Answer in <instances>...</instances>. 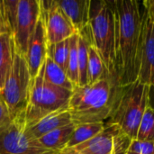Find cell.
Masks as SVG:
<instances>
[{"instance_id":"9","label":"cell","mask_w":154,"mask_h":154,"mask_svg":"<svg viewBox=\"0 0 154 154\" xmlns=\"http://www.w3.org/2000/svg\"><path fill=\"white\" fill-rule=\"evenodd\" d=\"M40 19L48 44L62 42L78 33L60 8L57 0H40Z\"/></svg>"},{"instance_id":"7","label":"cell","mask_w":154,"mask_h":154,"mask_svg":"<svg viewBox=\"0 0 154 154\" xmlns=\"http://www.w3.org/2000/svg\"><path fill=\"white\" fill-rule=\"evenodd\" d=\"M131 140L117 125L108 122L98 134L72 149L83 154H125Z\"/></svg>"},{"instance_id":"25","label":"cell","mask_w":154,"mask_h":154,"mask_svg":"<svg viewBox=\"0 0 154 154\" xmlns=\"http://www.w3.org/2000/svg\"><path fill=\"white\" fill-rule=\"evenodd\" d=\"M11 122L12 119L10 117L7 106L0 95V128L4 127L5 125H8Z\"/></svg>"},{"instance_id":"14","label":"cell","mask_w":154,"mask_h":154,"mask_svg":"<svg viewBox=\"0 0 154 154\" xmlns=\"http://www.w3.org/2000/svg\"><path fill=\"white\" fill-rule=\"evenodd\" d=\"M69 124H72L71 116L69 109H66L46 116L33 125L26 128L24 132L30 139L37 141L43 135Z\"/></svg>"},{"instance_id":"5","label":"cell","mask_w":154,"mask_h":154,"mask_svg":"<svg viewBox=\"0 0 154 154\" xmlns=\"http://www.w3.org/2000/svg\"><path fill=\"white\" fill-rule=\"evenodd\" d=\"M151 87L136 80L120 87L109 123L117 125L131 139H135L143 113L150 104Z\"/></svg>"},{"instance_id":"27","label":"cell","mask_w":154,"mask_h":154,"mask_svg":"<svg viewBox=\"0 0 154 154\" xmlns=\"http://www.w3.org/2000/svg\"><path fill=\"white\" fill-rule=\"evenodd\" d=\"M3 32H7L4 20H3V16H2V11H1V6H0V35Z\"/></svg>"},{"instance_id":"26","label":"cell","mask_w":154,"mask_h":154,"mask_svg":"<svg viewBox=\"0 0 154 154\" xmlns=\"http://www.w3.org/2000/svg\"><path fill=\"white\" fill-rule=\"evenodd\" d=\"M142 4L148 17L154 22V0H146L142 2Z\"/></svg>"},{"instance_id":"17","label":"cell","mask_w":154,"mask_h":154,"mask_svg":"<svg viewBox=\"0 0 154 154\" xmlns=\"http://www.w3.org/2000/svg\"><path fill=\"white\" fill-rule=\"evenodd\" d=\"M44 72H43V77L45 81L48 83L69 90L73 91L75 88L74 85L71 83V81L69 79L66 70L63 69L61 67H60L58 64H56L52 60H51L49 57L46 58L44 65Z\"/></svg>"},{"instance_id":"2","label":"cell","mask_w":154,"mask_h":154,"mask_svg":"<svg viewBox=\"0 0 154 154\" xmlns=\"http://www.w3.org/2000/svg\"><path fill=\"white\" fill-rule=\"evenodd\" d=\"M119 88L116 74L109 73L93 84L76 87L69 104L72 123H105L114 111Z\"/></svg>"},{"instance_id":"13","label":"cell","mask_w":154,"mask_h":154,"mask_svg":"<svg viewBox=\"0 0 154 154\" xmlns=\"http://www.w3.org/2000/svg\"><path fill=\"white\" fill-rule=\"evenodd\" d=\"M57 3L78 33L88 26L90 0H57Z\"/></svg>"},{"instance_id":"1","label":"cell","mask_w":154,"mask_h":154,"mask_svg":"<svg viewBox=\"0 0 154 154\" xmlns=\"http://www.w3.org/2000/svg\"><path fill=\"white\" fill-rule=\"evenodd\" d=\"M116 72L120 87L138 79L143 5L136 0H115Z\"/></svg>"},{"instance_id":"23","label":"cell","mask_w":154,"mask_h":154,"mask_svg":"<svg viewBox=\"0 0 154 154\" xmlns=\"http://www.w3.org/2000/svg\"><path fill=\"white\" fill-rule=\"evenodd\" d=\"M18 0H3L0 1V6L2 11L3 20L7 32L11 35L14 31L16 13H17Z\"/></svg>"},{"instance_id":"18","label":"cell","mask_w":154,"mask_h":154,"mask_svg":"<svg viewBox=\"0 0 154 154\" xmlns=\"http://www.w3.org/2000/svg\"><path fill=\"white\" fill-rule=\"evenodd\" d=\"M105 123H91L76 125L66 149H72L92 139L105 128Z\"/></svg>"},{"instance_id":"12","label":"cell","mask_w":154,"mask_h":154,"mask_svg":"<svg viewBox=\"0 0 154 154\" xmlns=\"http://www.w3.org/2000/svg\"><path fill=\"white\" fill-rule=\"evenodd\" d=\"M47 46L48 42L43 24L41 19H39L24 55L32 79L36 77L45 62L47 58Z\"/></svg>"},{"instance_id":"28","label":"cell","mask_w":154,"mask_h":154,"mask_svg":"<svg viewBox=\"0 0 154 154\" xmlns=\"http://www.w3.org/2000/svg\"><path fill=\"white\" fill-rule=\"evenodd\" d=\"M62 153L63 154H83V153L79 152H76V151H75V150H73V149H64V150L62 151Z\"/></svg>"},{"instance_id":"6","label":"cell","mask_w":154,"mask_h":154,"mask_svg":"<svg viewBox=\"0 0 154 154\" xmlns=\"http://www.w3.org/2000/svg\"><path fill=\"white\" fill-rule=\"evenodd\" d=\"M32 80L24 57L14 51L12 67L0 95L7 106L12 121H18L22 125Z\"/></svg>"},{"instance_id":"19","label":"cell","mask_w":154,"mask_h":154,"mask_svg":"<svg viewBox=\"0 0 154 154\" xmlns=\"http://www.w3.org/2000/svg\"><path fill=\"white\" fill-rule=\"evenodd\" d=\"M107 73L108 72L105 67L101 56L99 55L95 46L91 44L88 48V84H93L98 81Z\"/></svg>"},{"instance_id":"20","label":"cell","mask_w":154,"mask_h":154,"mask_svg":"<svg viewBox=\"0 0 154 154\" xmlns=\"http://www.w3.org/2000/svg\"><path fill=\"white\" fill-rule=\"evenodd\" d=\"M78 33L74 34L69 39V54L66 69V73L69 79L74 85L79 87V59H78Z\"/></svg>"},{"instance_id":"10","label":"cell","mask_w":154,"mask_h":154,"mask_svg":"<svg viewBox=\"0 0 154 154\" xmlns=\"http://www.w3.org/2000/svg\"><path fill=\"white\" fill-rule=\"evenodd\" d=\"M49 152L38 141L30 139L18 121H12L0 128V154H45Z\"/></svg>"},{"instance_id":"11","label":"cell","mask_w":154,"mask_h":154,"mask_svg":"<svg viewBox=\"0 0 154 154\" xmlns=\"http://www.w3.org/2000/svg\"><path fill=\"white\" fill-rule=\"evenodd\" d=\"M139 61L140 67L137 80L150 86L151 88H154V22L148 17L143 6Z\"/></svg>"},{"instance_id":"29","label":"cell","mask_w":154,"mask_h":154,"mask_svg":"<svg viewBox=\"0 0 154 154\" xmlns=\"http://www.w3.org/2000/svg\"><path fill=\"white\" fill-rule=\"evenodd\" d=\"M125 154H134V153H131V152H126Z\"/></svg>"},{"instance_id":"22","label":"cell","mask_w":154,"mask_h":154,"mask_svg":"<svg viewBox=\"0 0 154 154\" xmlns=\"http://www.w3.org/2000/svg\"><path fill=\"white\" fill-rule=\"evenodd\" d=\"M143 141H154V106L149 104L141 120L136 138Z\"/></svg>"},{"instance_id":"24","label":"cell","mask_w":154,"mask_h":154,"mask_svg":"<svg viewBox=\"0 0 154 154\" xmlns=\"http://www.w3.org/2000/svg\"><path fill=\"white\" fill-rule=\"evenodd\" d=\"M127 152L134 154H154V141L132 139Z\"/></svg>"},{"instance_id":"15","label":"cell","mask_w":154,"mask_h":154,"mask_svg":"<svg viewBox=\"0 0 154 154\" xmlns=\"http://www.w3.org/2000/svg\"><path fill=\"white\" fill-rule=\"evenodd\" d=\"M75 126L76 125L73 123L69 124L68 125L56 129L43 135L37 141L42 148L48 151H53V152L63 151L64 149H66L70 140Z\"/></svg>"},{"instance_id":"21","label":"cell","mask_w":154,"mask_h":154,"mask_svg":"<svg viewBox=\"0 0 154 154\" xmlns=\"http://www.w3.org/2000/svg\"><path fill=\"white\" fill-rule=\"evenodd\" d=\"M69 39L57 43L48 44L47 46V57L65 70L67 69L69 54Z\"/></svg>"},{"instance_id":"8","label":"cell","mask_w":154,"mask_h":154,"mask_svg":"<svg viewBox=\"0 0 154 154\" xmlns=\"http://www.w3.org/2000/svg\"><path fill=\"white\" fill-rule=\"evenodd\" d=\"M39 19L40 0H18L12 37L14 51L23 57Z\"/></svg>"},{"instance_id":"16","label":"cell","mask_w":154,"mask_h":154,"mask_svg":"<svg viewBox=\"0 0 154 154\" xmlns=\"http://www.w3.org/2000/svg\"><path fill=\"white\" fill-rule=\"evenodd\" d=\"M14 52L13 37L9 32L0 35V91L4 88L5 80L9 75Z\"/></svg>"},{"instance_id":"4","label":"cell","mask_w":154,"mask_h":154,"mask_svg":"<svg viewBox=\"0 0 154 154\" xmlns=\"http://www.w3.org/2000/svg\"><path fill=\"white\" fill-rule=\"evenodd\" d=\"M43 72L42 66L32 80L29 99L23 116L24 130L48 115L69 109L72 91L48 83L44 79Z\"/></svg>"},{"instance_id":"3","label":"cell","mask_w":154,"mask_h":154,"mask_svg":"<svg viewBox=\"0 0 154 154\" xmlns=\"http://www.w3.org/2000/svg\"><path fill=\"white\" fill-rule=\"evenodd\" d=\"M89 29L92 43L109 74L116 72V14L113 1L90 0Z\"/></svg>"}]
</instances>
